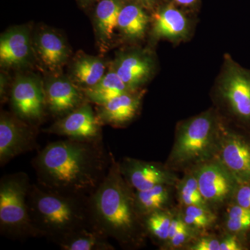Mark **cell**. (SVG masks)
<instances>
[{"instance_id": "obj_1", "label": "cell", "mask_w": 250, "mask_h": 250, "mask_svg": "<svg viewBox=\"0 0 250 250\" xmlns=\"http://www.w3.org/2000/svg\"><path fill=\"white\" fill-rule=\"evenodd\" d=\"M111 163L103 141L66 139L49 143L32 161L38 184L55 191L88 197L107 173Z\"/></svg>"}, {"instance_id": "obj_2", "label": "cell", "mask_w": 250, "mask_h": 250, "mask_svg": "<svg viewBox=\"0 0 250 250\" xmlns=\"http://www.w3.org/2000/svg\"><path fill=\"white\" fill-rule=\"evenodd\" d=\"M88 206L93 229L125 249L142 246L147 234L136 209L134 191L125 181L111 152L107 173L88 197Z\"/></svg>"}, {"instance_id": "obj_3", "label": "cell", "mask_w": 250, "mask_h": 250, "mask_svg": "<svg viewBox=\"0 0 250 250\" xmlns=\"http://www.w3.org/2000/svg\"><path fill=\"white\" fill-rule=\"evenodd\" d=\"M27 204L38 236L57 245L81 229L93 228L88 197L62 193L31 184Z\"/></svg>"}, {"instance_id": "obj_4", "label": "cell", "mask_w": 250, "mask_h": 250, "mask_svg": "<svg viewBox=\"0 0 250 250\" xmlns=\"http://www.w3.org/2000/svg\"><path fill=\"white\" fill-rule=\"evenodd\" d=\"M222 126L212 111L202 113L179 125L166 166L171 170L192 168L215 158Z\"/></svg>"}, {"instance_id": "obj_5", "label": "cell", "mask_w": 250, "mask_h": 250, "mask_svg": "<svg viewBox=\"0 0 250 250\" xmlns=\"http://www.w3.org/2000/svg\"><path fill=\"white\" fill-rule=\"evenodd\" d=\"M31 184L25 172L6 174L0 180V233L13 240L38 238L27 197Z\"/></svg>"}, {"instance_id": "obj_6", "label": "cell", "mask_w": 250, "mask_h": 250, "mask_svg": "<svg viewBox=\"0 0 250 250\" xmlns=\"http://www.w3.org/2000/svg\"><path fill=\"white\" fill-rule=\"evenodd\" d=\"M219 93L247 134L250 135V71L228 58Z\"/></svg>"}, {"instance_id": "obj_7", "label": "cell", "mask_w": 250, "mask_h": 250, "mask_svg": "<svg viewBox=\"0 0 250 250\" xmlns=\"http://www.w3.org/2000/svg\"><path fill=\"white\" fill-rule=\"evenodd\" d=\"M191 169L202 196L210 208L231 202L238 182L218 159L213 158Z\"/></svg>"}, {"instance_id": "obj_8", "label": "cell", "mask_w": 250, "mask_h": 250, "mask_svg": "<svg viewBox=\"0 0 250 250\" xmlns=\"http://www.w3.org/2000/svg\"><path fill=\"white\" fill-rule=\"evenodd\" d=\"M238 182H250V135L222 126L215 156Z\"/></svg>"}, {"instance_id": "obj_9", "label": "cell", "mask_w": 250, "mask_h": 250, "mask_svg": "<svg viewBox=\"0 0 250 250\" xmlns=\"http://www.w3.org/2000/svg\"><path fill=\"white\" fill-rule=\"evenodd\" d=\"M21 118L1 113L0 117V166H6L16 156L39 147L36 134Z\"/></svg>"}, {"instance_id": "obj_10", "label": "cell", "mask_w": 250, "mask_h": 250, "mask_svg": "<svg viewBox=\"0 0 250 250\" xmlns=\"http://www.w3.org/2000/svg\"><path fill=\"white\" fill-rule=\"evenodd\" d=\"M102 125L91 106L84 103L56 122L46 132L65 136L67 139L100 142L103 141Z\"/></svg>"}, {"instance_id": "obj_11", "label": "cell", "mask_w": 250, "mask_h": 250, "mask_svg": "<svg viewBox=\"0 0 250 250\" xmlns=\"http://www.w3.org/2000/svg\"><path fill=\"white\" fill-rule=\"evenodd\" d=\"M123 177L134 191L147 190L157 185L173 186L177 176L167 166L156 162L125 157L118 161Z\"/></svg>"}, {"instance_id": "obj_12", "label": "cell", "mask_w": 250, "mask_h": 250, "mask_svg": "<svg viewBox=\"0 0 250 250\" xmlns=\"http://www.w3.org/2000/svg\"><path fill=\"white\" fill-rule=\"evenodd\" d=\"M11 102L15 114L23 121L40 122L47 108L45 87L36 78L19 77L13 85Z\"/></svg>"}, {"instance_id": "obj_13", "label": "cell", "mask_w": 250, "mask_h": 250, "mask_svg": "<svg viewBox=\"0 0 250 250\" xmlns=\"http://www.w3.org/2000/svg\"><path fill=\"white\" fill-rule=\"evenodd\" d=\"M45 92L46 107L56 116H66L84 104L80 90L66 79L50 81Z\"/></svg>"}, {"instance_id": "obj_14", "label": "cell", "mask_w": 250, "mask_h": 250, "mask_svg": "<svg viewBox=\"0 0 250 250\" xmlns=\"http://www.w3.org/2000/svg\"><path fill=\"white\" fill-rule=\"evenodd\" d=\"M142 94L134 91L118 95L99 108L98 117L104 124L113 126H125L137 115L141 104Z\"/></svg>"}, {"instance_id": "obj_15", "label": "cell", "mask_w": 250, "mask_h": 250, "mask_svg": "<svg viewBox=\"0 0 250 250\" xmlns=\"http://www.w3.org/2000/svg\"><path fill=\"white\" fill-rule=\"evenodd\" d=\"M153 61L147 54L135 52L123 54L117 60L114 71L130 89L136 88L152 74Z\"/></svg>"}, {"instance_id": "obj_16", "label": "cell", "mask_w": 250, "mask_h": 250, "mask_svg": "<svg viewBox=\"0 0 250 250\" xmlns=\"http://www.w3.org/2000/svg\"><path fill=\"white\" fill-rule=\"evenodd\" d=\"M30 54L29 33L25 29H11L0 39V62L6 66L24 63Z\"/></svg>"}, {"instance_id": "obj_17", "label": "cell", "mask_w": 250, "mask_h": 250, "mask_svg": "<svg viewBox=\"0 0 250 250\" xmlns=\"http://www.w3.org/2000/svg\"><path fill=\"white\" fill-rule=\"evenodd\" d=\"M187 18L172 5L163 8L154 16V33L158 38L177 40L187 36Z\"/></svg>"}, {"instance_id": "obj_18", "label": "cell", "mask_w": 250, "mask_h": 250, "mask_svg": "<svg viewBox=\"0 0 250 250\" xmlns=\"http://www.w3.org/2000/svg\"><path fill=\"white\" fill-rule=\"evenodd\" d=\"M36 47L41 60L50 70L59 69L67 58L66 45L53 31L41 33L38 36Z\"/></svg>"}, {"instance_id": "obj_19", "label": "cell", "mask_w": 250, "mask_h": 250, "mask_svg": "<svg viewBox=\"0 0 250 250\" xmlns=\"http://www.w3.org/2000/svg\"><path fill=\"white\" fill-rule=\"evenodd\" d=\"M109 238L92 228L81 229L61 241L57 246L63 250H113Z\"/></svg>"}, {"instance_id": "obj_20", "label": "cell", "mask_w": 250, "mask_h": 250, "mask_svg": "<svg viewBox=\"0 0 250 250\" xmlns=\"http://www.w3.org/2000/svg\"><path fill=\"white\" fill-rule=\"evenodd\" d=\"M170 187L162 184L147 190L134 191L136 209L142 219L154 212L166 209L170 201Z\"/></svg>"}, {"instance_id": "obj_21", "label": "cell", "mask_w": 250, "mask_h": 250, "mask_svg": "<svg viewBox=\"0 0 250 250\" xmlns=\"http://www.w3.org/2000/svg\"><path fill=\"white\" fill-rule=\"evenodd\" d=\"M129 91L134 90L130 89L113 70L106 74L96 85L87 88L85 95L90 102L101 106L118 95Z\"/></svg>"}, {"instance_id": "obj_22", "label": "cell", "mask_w": 250, "mask_h": 250, "mask_svg": "<svg viewBox=\"0 0 250 250\" xmlns=\"http://www.w3.org/2000/svg\"><path fill=\"white\" fill-rule=\"evenodd\" d=\"M149 18L140 6L136 4L123 6L118 21V27L129 39H139L146 32Z\"/></svg>"}, {"instance_id": "obj_23", "label": "cell", "mask_w": 250, "mask_h": 250, "mask_svg": "<svg viewBox=\"0 0 250 250\" xmlns=\"http://www.w3.org/2000/svg\"><path fill=\"white\" fill-rule=\"evenodd\" d=\"M123 7L121 0H102L97 6V27L104 39H111L114 29L118 27V17Z\"/></svg>"}, {"instance_id": "obj_24", "label": "cell", "mask_w": 250, "mask_h": 250, "mask_svg": "<svg viewBox=\"0 0 250 250\" xmlns=\"http://www.w3.org/2000/svg\"><path fill=\"white\" fill-rule=\"evenodd\" d=\"M104 63L100 59L94 57H81L73 67V75L82 84L91 88L105 75Z\"/></svg>"}, {"instance_id": "obj_25", "label": "cell", "mask_w": 250, "mask_h": 250, "mask_svg": "<svg viewBox=\"0 0 250 250\" xmlns=\"http://www.w3.org/2000/svg\"><path fill=\"white\" fill-rule=\"evenodd\" d=\"M188 170H188L183 179L177 183V198L179 203L184 207L195 205L210 208L200 192L193 170L191 168Z\"/></svg>"}, {"instance_id": "obj_26", "label": "cell", "mask_w": 250, "mask_h": 250, "mask_svg": "<svg viewBox=\"0 0 250 250\" xmlns=\"http://www.w3.org/2000/svg\"><path fill=\"white\" fill-rule=\"evenodd\" d=\"M172 217L173 213L166 209L158 210L144 217L143 222L146 234L164 246L168 239Z\"/></svg>"}, {"instance_id": "obj_27", "label": "cell", "mask_w": 250, "mask_h": 250, "mask_svg": "<svg viewBox=\"0 0 250 250\" xmlns=\"http://www.w3.org/2000/svg\"><path fill=\"white\" fill-rule=\"evenodd\" d=\"M225 226L228 233L236 235L248 242L247 238L250 230V209L231 202L227 211Z\"/></svg>"}, {"instance_id": "obj_28", "label": "cell", "mask_w": 250, "mask_h": 250, "mask_svg": "<svg viewBox=\"0 0 250 250\" xmlns=\"http://www.w3.org/2000/svg\"><path fill=\"white\" fill-rule=\"evenodd\" d=\"M182 215L185 223L197 231L211 228L217 220L216 215L212 208L201 206L184 207Z\"/></svg>"}, {"instance_id": "obj_29", "label": "cell", "mask_w": 250, "mask_h": 250, "mask_svg": "<svg viewBox=\"0 0 250 250\" xmlns=\"http://www.w3.org/2000/svg\"><path fill=\"white\" fill-rule=\"evenodd\" d=\"M199 231L188 225L166 242L162 248L165 250H177L187 247V244L196 238Z\"/></svg>"}, {"instance_id": "obj_30", "label": "cell", "mask_w": 250, "mask_h": 250, "mask_svg": "<svg viewBox=\"0 0 250 250\" xmlns=\"http://www.w3.org/2000/svg\"><path fill=\"white\" fill-rule=\"evenodd\" d=\"M231 202L250 209V182H238Z\"/></svg>"}, {"instance_id": "obj_31", "label": "cell", "mask_w": 250, "mask_h": 250, "mask_svg": "<svg viewBox=\"0 0 250 250\" xmlns=\"http://www.w3.org/2000/svg\"><path fill=\"white\" fill-rule=\"evenodd\" d=\"M249 248L248 242L232 233H228L220 240V250H247Z\"/></svg>"}, {"instance_id": "obj_32", "label": "cell", "mask_w": 250, "mask_h": 250, "mask_svg": "<svg viewBox=\"0 0 250 250\" xmlns=\"http://www.w3.org/2000/svg\"><path fill=\"white\" fill-rule=\"evenodd\" d=\"M220 240L213 236H203L198 238L192 244L188 245V250H220Z\"/></svg>"}, {"instance_id": "obj_33", "label": "cell", "mask_w": 250, "mask_h": 250, "mask_svg": "<svg viewBox=\"0 0 250 250\" xmlns=\"http://www.w3.org/2000/svg\"><path fill=\"white\" fill-rule=\"evenodd\" d=\"M174 1L183 6H190V5L193 4L196 0H174Z\"/></svg>"}, {"instance_id": "obj_34", "label": "cell", "mask_w": 250, "mask_h": 250, "mask_svg": "<svg viewBox=\"0 0 250 250\" xmlns=\"http://www.w3.org/2000/svg\"><path fill=\"white\" fill-rule=\"evenodd\" d=\"M140 1H142V2L145 3V4H148L152 2L153 0H140Z\"/></svg>"}, {"instance_id": "obj_35", "label": "cell", "mask_w": 250, "mask_h": 250, "mask_svg": "<svg viewBox=\"0 0 250 250\" xmlns=\"http://www.w3.org/2000/svg\"><path fill=\"white\" fill-rule=\"evenodd\" d=\"M248 244H249V246L250 245V231H249V233H248Z\"/></svg>"}]
</instances>
